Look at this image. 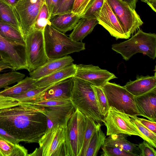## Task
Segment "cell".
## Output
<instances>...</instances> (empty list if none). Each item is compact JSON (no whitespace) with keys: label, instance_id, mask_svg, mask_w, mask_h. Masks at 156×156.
I'll list each match as a JSON object with an SVG mask.
<instances>
[{"label":"cell","instance_id":"cell-1","mask_svg":"<svg viewBox=\"0 0 156 156\" xmlns=\"http://www.w3.org/2000/svg\"><path fill=\"white\" fill-rule=\"evenodd\" d=\"M44 108L21 103L0 109V127L20 142L38 143L47 130Z\"/></svg>","mask_w":156,"mask_h":156},{"label":"cell","instance_id":"cell-2","mask_svg":"<svg viewBox=\"0 0 156 156\" xmlns=\"http://www.w3.org/2000/svg\"><path fill=\"white\" fill-rule=\"evenodd\" d=\"M73 77V86L70 98L71 103L86 116L97 123L103 122L105 116L101 112L92 85L82 79Z\"/></svg>","mask_w":156,"mask_h":156},{"label":"cell","instance_id":"cell-3","mask_svg":"<svg viewBox=\"0 0 156 156\" xmlns=\"http://www.w3.org/2000/svg\"><path fill=\"white\" fill-rule=\"evenodd\" d=\"M43 33L46 52L50 59L85 49V43L73 41L50 24L46 26Z\"/></svg>","mask_w":156,"mask_h":156},{"label":"cell","instance_id":"cell-4","mask_svg":"<svg viewBox=\"0 0 156 156\" xmlns=\"http://www.w3.org/2000/svg\"><path fill=\"white\" fill-rule=\"evenodd\" d=\"M112 49L120 54L126 61L138 53L154 60L156 57V34L139 29L127 40L112 45Z\"/></svg>","mask_w":156,"mask_h":156},{"label":"cell","instance_id":"cell-5","mask_svg":"<svg viewBox=\"0 0 156 156\" xmlns=\"http://www.w3.org/2000/svg\"><path fill=\"white\" fill-rule=\"evenodd\" d=\"M85 116L76 109L66 126V156H80L86 129Z\"/></svg>","mask_w":156,"mask_h":156},{"label":"cell","instance_id":"cell-6","mask_svg":"<svg viewBox=\"0 0 156 156\" xmlns=\"http://www.w3.org/2000/svg\"><path fill=\"white\" fill-rule=\"evenodd\" d=\"M102 88L109 107H112L129 116L140 115L135 104V96L123 86L108 82Z\"/></svg>","mask_w":156,"mask_h":156},{"label":"cell","instance_id":"cell-7","mask_svg":"<svg viewBox=\"0 0 156 156\" xmlns=\"http://www.w3.org/2000/svg\"><path fill=\"white\" fill-rule=\"evenodd\" d=\"M66 126L58 124L48 129L39 140L37 156H66L65 134Z\"/></svg>","mask_w":156,"mask_h":156},{"label":"cell","instance_id":"cell-8","mask_svg":"<svg viewBox=\"0 0 156 156\" xmlns=\"http://www.w3.org/2000/svg\"><path fill=\"white\" fill-rule=\"evenodd\" d=\"M25 40L28 71L30 73L50 59L46 52L43 31L33 30Z\"/></svg>","mask_w":156,"mask_h":156},{"label":"cell","instance_id":"cell-9","mask_svg":"<svg viewBox=\"0 0 156 156\" xmlns=\"http://www.w3.org/2000/svg\"><path fill=\"white\" fill-rule=\"evenodd\" d=\"M110 6L129 38L143 24L135 9L122 0H105Z\"/></svg>","mask_w":156,"mask_h":156},{"label":"cell","instance_id":"cell-10","mask_svg":"<svg viewBox=\"0 0 156 156\" xmlns=\"http://www.w3.org/2000/svg\"><path fill=\"white\" fill-rule=\"evenodd\" d=\"M103 122L106 127V136L124 134L143 137L131 120L129 116L110 107Z\"/></svg>","mask_w":156,"mask_h":156},{"label":"cell","instance_id":"cell-11","mask_svg":"<svg viewBox=\"0 0 156 156\" xmlns=\"http://www.w3.org/2000/svg\"><path fill=\"white\" fill-rule=\"evenodd\" d=\"M44 0H19L14 7L24 39L33 27Z\"/></svg>","mask_w":156,"mask_h":156},{"label":"cell","instance_id":"cell-12","mask_svg":"<svg viewBox=\"0 0 156 156\" xmlns=\"http://www.w3.org/2000/svg\"><path fill=\"white\" fill-rule=\"evenodd\" d=\"M0 57L13 70H28L26 46L9 42L0 35Z\"/></svg>","mask_w":156,"mask_h":156},{"label":"cell","instance_id":"cell-13","mask_svg":"<svg viewBox=\"0 0 156 156\" xmlns=\"http://www.w3.org/2000/svg\"><path fill=\"white\" fill-rule=\"evenodd\" d=\"M74 77L84 80L93 86L102 87L110 80L117 77L113 73L98 66L76 65Z\"/></svg>","mask_w":156,"mask_h":156},{"label":"cell","instance_id":"cell-14","mask_svg":"<svg viewBox=\"0 0 156 156\" xmlns=\"http://www.w3.org/2000/svg\"><path fill=\"white\" fill-rule=\"evenodd\" d=\"M98 24L107 30L116 39H127L123 27L110 6L105 0L100 11L95 15Z\"/></svg>","mask_w":156,"mask_h":156},{"label":"cell","instance_id":"cell-15","mask_svg":"<svg viewBox=\"0 0 156 156\" xmlns=\"http://www.w3.org/2000/svg\"><path fill=\"white\" fill-rule=\"evenodd\" d=\"M43 108L47 119V130L58 124L67 126L75 110L72 103Z\"/></svg>","mask_w":156,"mask_h":156},{"label":"cell","instance_id":"cell-16","mask_svg":"<svg viewBox=\"0 0 156 156\" xmlns=\"http://www.w3.org/2000/svg\"><path fill=\"white\" fill-rule=\"evenodd\" d=\"M134 98L140 115L156 122V88Z\"/></svg>","mask_w":156,"mask_h":156},{"label":"cell","instance_id":"cell-17","mask_svg":"<svg viewBox=\"0 0 156 156\" xmlns=\"http://www.w3.org/2000/svg\"><path fill=\"white\" fill-rule=\"evenodd\" d=\"M74 61L72 57L67 55L49 59L42 66L30 72V76L37 80L72 64Z\"/></svg>","mask_w":156,"mask_h":156},{"label":"cell","instance_id":"cell-18","mask_svg":"<svg viewBox=\"0 0 156 156\" xmlns=\"http://www.w3.org/2000/svg\"><path fill=\"white\" fill-rule=\"evenodd\" d=\"M123 87L134 96L146 93L156 88V76L137 75L134 81L127 82Z\"/></svg>","mask_w":156,"mask_h":156},{"label":"cell","instance_id":"cell-19","mask_svg":"<svg viewBox=\"0 0 156 156\" xmlns=\"http://www.w3.org/2000/svg\"><path fill=\"white\" fill-rule=\"evenodd\" d=\"M74 83L73 77H71L56 83L45 91L42 95L45 99H70Z\"/></svg>","mask_w":156,"mask_h":156},{"label":"cell","instance_id":"cell-20","mask_svg":"<svg viewBox=\"0 0 156 156\" xmlns=\"http://www.w3.org/2000/svg\"><path fill=\"white\" fill-rule=\"evenodd\" d=\"M76 64L73 63L49 75L41 78L35 82L36 87H43L59 82L74 77L76 73Z\"/></svg>","mask_w":156,"mask_h":156},{"label":"cell","instance_id":"cell-21","mask_svg":"<svg viewBox=\"0 0 156 156\" xmlns=\"http://www.w3.org/2000/svg\"><path fill=\"white\" fill-rule=\"evenodd\" d=\"M81 17L72 12L52 15L50 24L57 30L65 34L73 30Z\"/></svg>","mask_w":156,"mask_h":156},{"label":"cell","instance_id":"cell-22","mask_svg":"<svg viewBox=\"0 0 156 156\" xmlns=\"http://www.w3.org/2000/svg\"><path fill=\"white\" fill-rule=\"evenodd\" d=\"M128 136L127 134L122 133L109 135L105 138L103 145L119 148L135 156H140V152L138 147V144L128 141L126 138Z\"/></svg>","mask_w":156,"mask_h":156},{"label":"cell","instance_id":"cell-23","mask_svg":"<svg viewBox=\"0 0 156 156\" xmlns=\"http://www.w3.org/2000/svg\"><path fill=\"white\" fill-rule=\"evenodd\" d=\"M98 24V21L96 19L82 17L79 20L69 37L74 41H82L92 32Z\"/></svg>","mask_w":156,"mask_h":156},{"label":"cell","instance_id":"cell-24","mask_svg":"<svg viewBox=\"0 0 156 156\" xmlns=\"http://www.w3.org/2000/svg\"><path fill=\"white\" fill-rule=\"evenodd\" d=\"M37 80L27 76L15 85L7 87L0 91V95L12 97L20 94L32 88L36 87L35 82Z\"/></svg>","mask_w":156,"mask_h":156},{"label":"cell","instance_id":"cell-25","mask_svg":"<svg viewBox=\"0 0 156 156\" xmlns=\"http://www.w3.org/2000/svg\"><path fill=\"white\" fill-rule=\"evenodd\" d=\"M0 22L11 25L22 34L20 24L14 7L3 0H0Z\"/></svg>","mask_w":156,"mask_h":156},{"label":"cell","instance_id":"cell-26","mask_svg":"<svg viewBox=\"0 0 156 156\" xmlns=\"http://www.w3.org/2000/svg\"><path fill=\"white\" fill-rule=\"evenodd\" d=\"M57 83L44 87L32 88L20 94L11 97L15 98L20 103L34 104L43 100L42 95L44 93Z\"/></svg>","mask_w":156,"mask_h":156},{"label":"cell","instance_id":"cell-27","mask_svg":"<svg viewBox=\"0 0 156 156\" xmlns=\"http://www.w3.org/2000/svg\"><path fill=\"white\" fill-rule=\"evenodd\" d=\"M0 35L9 42L26 45L25 40L21 32L8 24L0 22Z\"/></svg>","mask_w":156,"mask_h":156},{"label":"cell","instance_id":"cell-28","mask_svg":"<svg viewBox=\"0 0 156 156\" xmlns=\"http://www.w3.org/2000/svg\"><path fill=\"white\" fill-rule=\"evenodd\" d=\"M86 129L80 156H85L89 142L94 133L101 129V124L97 123L91 118L85 116Z\"/></svg>","mask_w":156,"mask_h":156},{"label":"cell","instance_id":"cell-29","mask_svg":"<svg viewBox=\"0 0 156 156\" xmlns=\"http://www.w3.org/2000/svg\"><path fill=\"white\" fill-rule=\"evenodd\" d=\"M106 138L101 129L97 130L90 140L85 156H97L100 147L104 145Z\"/></svg>","mask_w":156,"mask_h":156},{"label":"cell","instance_id":"cell-30","mask_svg":"<svg viewBox=\"0 0 156 156\" xmlns=\"http://www.w3.org/2000/svg\"><path fill=\"white\" fill-rule=\"evenodd\" d=\"M137 116H130L131 120L140 133L144 140L156 148V134L148 129L137 119Z\"/></svg>","mask_w":156,"mask_h":156},{"label":"cell","instance_id":"cell-31","mask_svg":"<svg viewBox=\"0 0 156 156\" xmlns=\"http://www.w3.org/2000/svg\"><path fill=\"white\" fill-rule=\"evenodd\" d=\"M25 76L24 74L14 70L0 74V89L5 88L10 85L17 83Z\"/></svg>","mask_w":156,"mask_h":156},{"label":"cell","instance_id":"cell-32","mask_svg":"<svg viewBox=\"0 0 156 156\" xmlns=\"http://www.w3.org/2000/svg\"><path fill=\"white\" fill-rule=\"evenodd\" d=\"M50 19L49 11L44 2L36 19L33 30L44 31L46 26L50 24Z\"/></svg>","mask_w":156,"mask_h":156},{"label":"cell","instance_id":"cell-33","mask_svg":"<svg viewBox=\"0 0 156 156\" xmlns=\"http://www.w3.org/2000/svg\"><path fill=\"white\" fill-rule=\"evenodd\" d=\"M100 111L105 117L109 108L107 100L102 87L92 85Z\"/></svg>","mask_w":156,"mask_h":156},{"label":"cell","instance_id":"cell-34","mask_svg":"<svg viewBox=\"0 0 156 156\" xmlns=\"http://www.w3.org/2000/svg\"><path fill=\"white\" fill-rule=\"evenodd\" d=\"M101 156H135L131 153L120 148L103 145Z\"/></svg>","mask_w":156,"mask_h":156},{"label":"cell","instance_id":"cell-35","mask_svg":"<svg viewBox=\"0 0 156 156\" xmlns=\"http://www.w3.org/2000/svg\"><path fill=\"white\" fill-rule=\"evenodd\" d=\"M17 144L0 136V156H13Z\"/></svg>","mask_w":156,"mask_h":156},{"label":"cell","instance_id":"cell-36","mask_svg":"<svg viewBox=\"0 0 156 156\" xmlns=\"http://www.w3.org/2000/svg\"><path fill=\"white\" fill-rule=\"evenodd\" d=\"M93 0H75L72 12L81 18L89 8Z\"/></svg>","mask_w":156,"mask_h":156},{"label":"cell","instance_id":"cell-37","mask_svg":"<svg viewBox=\"0 0 156 156\" xmlns=\"http://www.w3.org/2000/svg\"><path fill=\"white\" fill-rule=\"evenodd\" d=\"M104 1L93 0L89 8L81 18L96 19L95 15L100 11Z\"/></svg>","mask_w":156,"mask_h":156},{"label":"cell","instance_id":"cell-38","mask_svg":"<svg viewBox=\"0 0 156 156\" xmlns=\"http://www.w3.org/2000/svg\"><path fill=\"white\" fill-rule=\"evenodd\" d=\"M74 1L59 0L57 7L52 16L72 12Z\"/></svg>","mask_w":156,"mask_h":156},{"label":"cell","instance_id":"cell-39","mask_svg":"<svg viewBox=\"0 0 156 156\" xmlns=\"http://www.w3.org/2000/svg\"><path fill=\"white\" fill-rule=\"evenodd\" d=\"M138 147L140 152V156H156L154 147L145 140L138 144Z\"/></svg>","mask_w":156,"mask_h":156},{"label":"cell","instance_id":"cell-40","mask_svg":"<svg viewBox=\"0 0 156 156\" xmlns=\"http://www.w3.org/2000/svg\"><path fill=\"white\" fill-rule=\"evenodd\" d=\"M21 103L15 98L0 95V109L16 106Z\"/></svg>","mask_w":156,"mask_h":156},{"label":"cell","instance_id":"cell-41","mask_svg":"<svg viewBox=\"0 0 156 156\" xmlns=\"http://www.w3.org/2000/svg\"><path fill=\"white\" fill-rule=\"evenodd\" d=\"M137 119L148 129L156 134V122H153L136 116Z\"/></svg>","mask_w":156,"mask_h":156},{"label":"cell","instance_id":"cell-42","mask_svg":"<svg viewBox=\"0 0 156 156\" xmlns=\"http://www.w3.org/2000/svg\"><path fill=\"white\" fill-rule=\"evenodd\" d=\"M59 0H44L48 9L50 18L55 10Z\"/></svg>","mask_w":156,"mask_h":156},{"label":"cell","instance_id":"cell-43","mask_svg":"<svg viewBox=\"0 0 156 156\" xmlns=\"http://www.w3.org/2000/svg\"><path fill=\"white\" fill-rule=\"evenodd\" d=\"M0 136L11 141L15 144H18L20 142L15 137L9 134L5 130L0 127Z\"/></svg>","mask_w":156,"mask_h":156},{"label":"cell","instance_id":"cell-44","mask_svg":"<svg viewBox=\"0 0 156 156\" xmlns=\"http://www.w3.org/2000/svg\"><path fill=\"white\" fill-rule=\"evenodd\" d=\"M146 3L154 12H156V0H141Z\"/></svg>","mask_w":156,"mask_h":156},{"label":"cell","instance_id":"cell-45","mask_svg":"<svg viewBox=\"0 0 156 156\" xmlns=\"http://www.w3.org/2000/svg\"><path fill=\"white\" fill-rule=\"evenodd\" d=\"M11 69L12 67L9 64L4 62L2 60H0V73L2 70L6 69Z\"/></svg>","mask_w":156,"mask_h":156},{"label":"cell","instance_id":"cell-46","mask_svg":"<svg viewBox=\"0 0 156 156\" xmlns=\"http://www.w3.org/2000/svg\"><path fill=\"white\" fill-rule=\"evenodd\" d=\"M128 3L132 8L135 9L137 0H122Z\"/></svg>","mask_w":156,"mask_h":156},{"label":"cell","instance_id":"cell-47","mask_svg":"<svg viewBox=\"0 0 156 156\" xmlns=\"http://www.w3.org/2000/svg\"><path fill=\"white\" fill-rule=\"evenodd\" d=\"M7 3L14 7L19 0H3Z\"/></svg>","mask_w":156,"mask_h":156},{"label":"cell","instance_id":"cell-48","mask_svg":"<svg viewBox=\"0 0 156 156\" xmlns=\"http://www.w3.org/2000/svg\"><path fill=\"white\" fill-rule=\"evenodd\" d=\"M1 59H1V57H0V60H1Z\"/></svg>","mask_w":156,"mask_h":156}]
</instances>
